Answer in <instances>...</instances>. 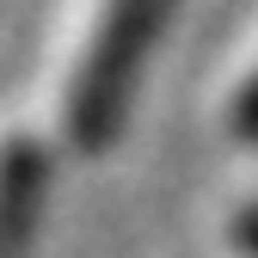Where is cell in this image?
Segmentation results:
<instances>
[{"label":"cell","instance_id":"cell-1","mask_svg":"<svg viewBox=\"0 0 258 258\" xmlns=\"http://www.w3.org/2000/svg\"><path fill=\"white\" fill-rule=\"evenodd\" d=\"M178 0H86L80 25L68 31L55 74V129L74 154H99L136 99L142 61L160 43Z\"/></svg>","mask_w":258,"mask_h":258},{"label":"cell","instance_id":"cell-2","mask_svg":"<svg viewBox=\"0 0 258 258\" xmlns=\"http://www.w3.org/2000/svg\"><path fill=\"white\" fill-rule=\"evenodd\" d=\"M49 197V148L19 123H0V258H19Z\"/></svg>","mask_w":258,"mask_h":258},{"label":"cell","instance_id":"cell-3","mask_svg":"<svg viewBox=\"0 0 258 258\" xmlns=\"http://www.w3.org/2000/svg\"><path fill=\"white\" fill-rule=\"evenodd\" d=\"M228 123H234V136H240V142H258V68L240 80L234 105H228Z\"/></svg>","mask_w":258,"mask_h":258}]
</instances>
